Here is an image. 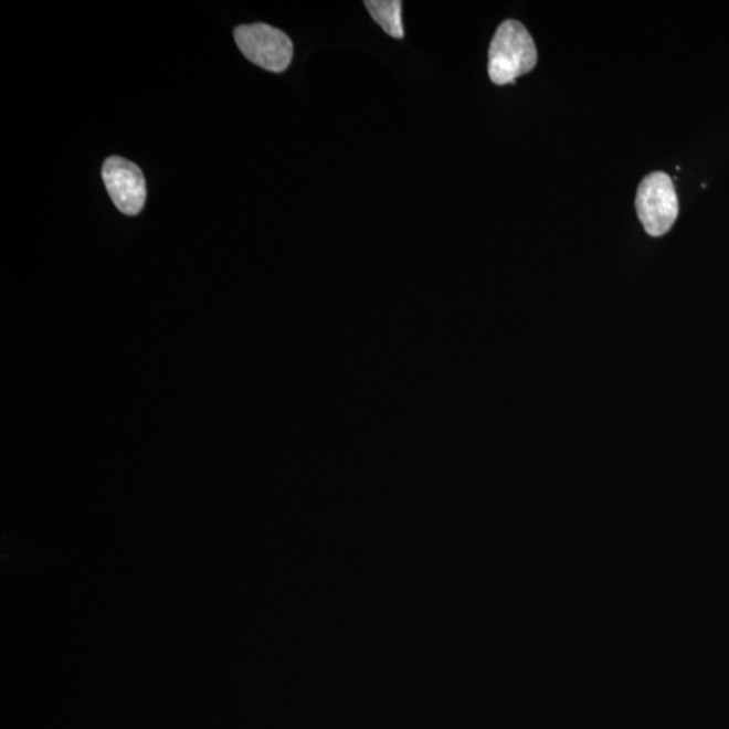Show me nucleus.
Here are the masks:
<instances>
[{
    "label": "nucleus",
    "mask_w": 729,
    "mask_h": 729,
    "mask_svg": "<svg viewBox=\"0 0 729 729\" xmlns=\"http://www.w3.org/2000/svg\"><path fill=\"white\" fill-rule=\"evenodd\" d=\"M538 63V51L525 24L508 20L496 30L489 46L488 72L496 85L515 83Z\"/></svg>",
    "instance_id": "obj_1"
},
{
    "label": "nucleus",
    "mask_w": 729,
    "mask_h": 729,
    "mask_svg": "<svg viewBox=\"0 0 729 729\" xmlns=\"http://www.w3.org/2000/svg\"><path fill=\"white\" fill-rule=\"evenodd\" d=\"M635 205L647 234L662 236L668 233L679 212L678 197L672 179L664 172L646 176L637 188Z\"/></svg>",
    "instance_id": "obj_2"
},
{
    "label": "nucleus",
    "mask_w": 729,
    "mask_h": 729,
    "mask_svg": "<svg viewBox=\"0 0 729 729\" xmlns=\"http://www.w3.org/2000/svg\"><path fill=\"white\" fill-rule=\"evenodd\" d=\"M243 56L270 72H284L294 57V44L287 34L265 23L242 24L234 32Z\"/></svg>",
    "instance_id": "obj_3"
},
{
    "label": "nucleus",
    "mask_w": 729,
    "mask_h": 729,
    "mask_svg": "<svg viewBox=\"0 0 729 729\" xmlns=\"http://www.w3.org/2000/svg\"><path fill=\"white\" fill-rule=\"evenodd\" d=\"M103 180L109 198L125 215H137L146 202V181L136 163L122 157H109L103 166Z\"/></svg>",
    "instance_id": "obj_4"
},
{
    "label": "nucleus",
    "mask_w": 729,
    "mask_h": 729,
    "mask_svg": "<svg viewBox=\"0 0 729 729\" xmlns=\"http://www.w3.org/2000/svg\"><path fill=\"white\" fill-rule=\"evenodd\" d=\"M367 9L372 15L374 22L379 23L381 29L393 39H403L404 28L401 22V6L399 0H367Z\"/></svg>",
    "instance_id": "obj_5"
}]
</instances>
